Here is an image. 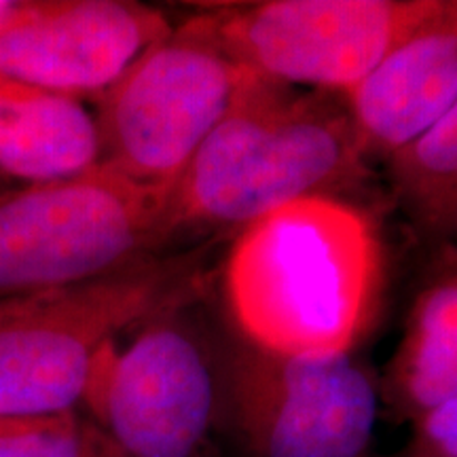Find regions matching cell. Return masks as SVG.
Masks as SVG:
<instances>
[{"label": "cell", "instance_id": "3957f363", "mask_svg": "<svg viewBox=\"0 0 457 457\" xmlns=\"http://www.w3.org/2000/svg\"><path fill=\"white\" fill-rule=\"evenodd\" d=\"M205 248L162 253L104 278L0 301V417L81 409L96 358L165 307L208 293Z\"/></svg>", "mask_w": 457, "mask_h": 457}, {"label": "cell", "instance_id": "ffe728a7", "mask_svg": "<svg viewBox=\"0 0 457 457\" xmlns=\"http://www.w3.org/2000/svg\"><path fill=\"white\" fill-rule=\"evenodd\" d=\"M455 239H457V237H455Z\"/></svg>", "mask_w": 457, "mask_h": 457}, {"label": "cell", "instance_id": "5bb4252c", "mask_svg": "<svg viewBox=\"0 0 457 457\" xmlns=\"http://www.w3.org/2000/svg\"><path fill=\"white\" fill-rule=\"evenodd\" d=\"M98 430L81 411L0 417V457H96Z\"/></svg>", "mask_w": 457, "mask_h": 457}, {"label": "cell", "instance_id": "277c9868", "mask_svg": "<svg viewBox=\"0 0 457 457\" xmlns=\"http://www.w3.org/2000/svg\"><path fill=\"white\" fill-rule=\"evenodd\" d=\"M205 296L165 307L96 358L81 409L121 457H227L225 333L210 320Z\"/></svg>", "mask_w": 457, "mask_h": 457}, {"label": "cell", "instance_id": "7c38bea8", "mask_svg": "<svg viewBox=\"0 0 457 457\" xmlns=\"http://www.w3.org/2000/svg\"><path fill=\"white\" fill-rule=\"evenodd\" d=\"M102 163L96 114L81 100L0 77V176L20 185L71 179Z\"/></svg>", "mask_w": 457, "mask_h": 457}, {"label": "cell", "instance_id": "9c48e42d", "mask_svg": "<svg viewBox=\"0 0 457 457\" xmlns=\"http://www.w3.org/2000/svg\"><path fill=\"white\" fill-rule=\"evenodd\" d=\"M174 24L134 0H24L0 30V77L98 100Z\"/></svg>", "mask_w": 457, "mask_h": 457}, {"label": "cell", "instance_id": "7a4b0ae2", "mask_svg": "<svg viewBox=\"0 0 457 457\" xmlns=\"http://www.w3.org/2000/svg\"><path fill=\"white\" fill-rule=\"evenodd\" d=\"M369 176L343 96L256 77L171 185V239L233 237L296 199L353 202Z\"/></svg>", "mask_w": 457, "mask_h": 457}, {"label": "cell", "instance_id": "4fadbf2b", "mask_svg": "<svg viewBox=\"0 0 457 457\" xmlns=\"http://www.w3.org/2000/svg\"><path fill=\"white\" fill-rule=\"evenodd\" d=\"M392 197L428 245L457 237V100L415 145L386 163Z\"/></svg>", "mask_w": 457, "mask_h": 457}, {"label": "cell", "instance_id": "d6986e66", "mask_svg": "<svg viewBox=\"0 0 457 457\" xmlns=\"http://www.w3.org/2000/svg\"><path fill=\"white\" fill-rule=\"evenodd\" d=\"M396 457H400V455H396Z\"/></svg>", "mask_w": 457, "mask_h": 457}, {"label": "cell", "instance_id": "e0dca14e", "mask_svg": "<svg viewBox=\"0 0 457 457\" xmlns=\"http://www.w3.org/2000/svg\"><path fill=\"white\" fill-rule=\"evenodd\" d=\"M96 457H121L111 447V443L98 432V449H96Z\"/></svg>", "mask_w": 457, "mask_h": 457}, {"label": "cell", "instance_id": "8fae6325", "mask_svg": "<svg viewBox=\"0 0 457 457\" xmlns=\"http://www.w3.org/2000/svg\"><path fill=\"white\" fill-rule=\"evenodd\" d=\"M379 381L381 403L409 424L457 396V239L432 245L403 339Z\"/></svg>", "mask_w": 457, "mask_h": 457}, {"label": "cell", "instance_id": "5b68a950", "mask_svg": "<svg viewBox=\"0 0 457 457\" xmlns=\"http://www.w3.org/2000/svg\"><path fill=\"white\" fill-rule=\"evenodd\" d=\"M170 188L100 163L0 193V301L104 278L165 253Z\"/></svg>", "mask_w": 457, "mask_h": 457}, {"label": "cell", "instance_id": "ba28073f", "mask_svg": "<svg viewBox=\"0 0 457 457\" xmlns=\"http://www.w3.org/2000/svg\"><path fill=\"white\" fill-rule=\"evenodd\" d=\"M254 79L182 20L98 98L102 163L171 188Z\"/></svg>", "mask_w": 457, "mask_h": 457}, {"label": "cell", "instance_id": "6da1fadb", "mask_svg": "<svg viewBox=\"0 0 457 457\" xmlns=\"http://www.w3.org/2000/svg\"><path fill=\"white\" fill-rule=\"evenodd\" d=\"M219 282L231 333L250 345L352 353L379 312L384 245L356 202L296 199L233 236Z\"/></svg>", "mask_w": 457, "mask_h": 457}, {"label": "cell", "instance_id": "30bf717a", "mask_svg": "<svg viewBox=\"0 0 457 457\" xmlns=\"http://www.w3.org/2000/svg\"><path fill=\"white\" fill-rule=\"evenodd\" d=\"M343 100L367 162H392L428 134L457 100V0H438Z\"/></svg>", "mask_w": 457, "mask_h": 457}, {"label": "cell", "instance_id": "8992f818", "mask_svg": "<svg viewBox=\"0 0 457 457\" xmlns=\"http://www.w3.org/2000/svg\"><path fill=\"white\" fill-rule=\"evenodd\" d=\"M381 404L356 352L284 356L225 333L220 441L236 457H370Z\"/></svg>", "mask_w": 457, "mask_h": 457}, {"label": "cell", "instance_id": "ac0fdd59", "mask_svg": "<svg viewBox=\"0 0 457 457\" xmlns=\"http://www.w3.org/2000/svg\"><path fill=\"white\" fill-rule=\"evenodd\" d=\"M11 187H13V182L7 180V179H3V176H0V193H4V191H7V188H11Z\"/></svg>", "mask_w": 457, "mask_h": 457}, {"label": "cell", "instance_id": "9a60e30c", "mask_svg": "<svg viewBox=\"0 0 457 457\" xmlns=\"http://www.w3.org/2000/svg\"><path fill=\"white\" fill-rule=\"evenodd\" d=\"M413 436L400 457H457V396L413 421Z\"/></svg>", "mask_w": 457, "mask_h": 457}, {"label": "cell", "instance_id": "2e32d148", "mask_svg": "<svg viewBox=\"0 0 457 457\" xmlns=\"http://www.w3.org/2000/svg\"><path fill=\"white\" fill-rule=\"evenodd\" d=\"M24 0H0V30L20 13Z\"/></svg>", "mask_w": 457, "mask_h": 457}, {"label": "cell", "instance_id": "52a82bcc", "mask_svg": "<svg viewBox=\"0 0 457 457\" xmlns=\"http://www.w3.org/2000/svg\"><path fill=\"white\" fill-rule=\"evenodd\" d=\"M438 0H237L195 4L187 24L265 81L345 96Z\"/></svg>", "mask_w": 457, "mask_h": 457}]
</instances>
